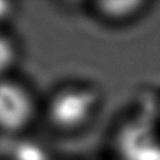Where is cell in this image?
Masks as SVG:
<instances>
[{"mask_svg": "<svg viewBox=\"0 0 160 160\" xmlns=\"http://www.w3.org/2000/svg\"><path fill=\"white\" fill-rule=\"evenodd\" d=\"M14 59V49L9 40L0 35V74L5 71Z\"/></svg>", "mask_w": 160, "mask_h": 160, "instance_id": "6", "label": "cell"}, {"mask_svg": "<svg viewBox=\"0 0 160 160\" xmlns=\"http://www.w3.org/2000/svg\"><path fill=\"white\" fill-rule=\"evenodd\" d=\"M12 160H49L44 148L30 140L18 141L11 150Z\"/></svg>", "mask_w": 160, "mask_h": 160, "instance_id": "5", "label": "cell"}, {"mask_svg": "<svg viewBox=\"0 0 160 160\" xmlns=\"http://www.w3.org/2000/svg\"><path fill=\"white\" fill-rule=\"evenodd\" d=\"M32 101L24 88L14 81H0V129L15 131L28 124Z\"/></svg>", "mask_w": 160, "mask_h": 160, "instance_id": "3", "label": "cell"}, {"mask_svg": "<svg viewBox=\"0 0 160 160\" xmlns=\"http://www.w3.org/2000/svg\"><path fill=\"white\" fill-rule=\"evenodd\" d=\"M146 1L139 0H118V1H99L96 8L99 12L110 20L122 21L132 19L144 11Z\"/></svg>", "mask_w": 160, "mask_h": 160, "instance_id": "4", "label": "cell"}, {"mask_svg": "<svg viewBox=\"0 0 160 160\" xmlns=\"http://www.w3.org/2000/svg\"><path fill=\"white\" fill-rule=\"evenodd\" d=\"M116 150L121 160H160V136L150 121L138 118L119 130Z\"/></svg>", "mask_w": 160, "mask_h": 160, "instance_id": "2", "label": "cell"}, {"mask_svg": "<svg viewBox=\"0 0 160 160\" xmlns=\"http://www.w3.org/2000/svg\"><path fill=\"white\" fill-rule=\"evenodd\" d=\"M96 101L98 96L90 89H64L51 99L49 105V118L51 122L60 129H75L89 119Z\"/></svg>", "mask_w": 160, "mask_h": 160, "instance_id": "1", "label": "cell"}, {"mask_svg": "<svg viewBox=\"0 0 160 160\" xmlns=\"http://www.w3.org/2000/svg\"><path fill=\"white\" fill-rule=\"evenodd\" d=\"M10 9V4L8 1H0V20L9 12Z\"/></svg>", "mask_w": 160, "mask_h": 160, "instance_id": "7", "label": "cell"}]
</instances>
